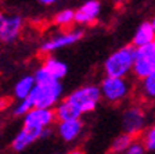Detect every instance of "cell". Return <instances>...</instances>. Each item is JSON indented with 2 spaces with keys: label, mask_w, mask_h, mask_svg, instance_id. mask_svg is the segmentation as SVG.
Returning <instances> with one entry per match:
<instances>
[{
  "label": "cell",
  "mask_w": 155,
  "mask_h": 154,
  "mask_svg": "<svg viewBox=\"0 0 155 154\" xmlns=\"http://www.w3.org/2000/svg\"><path fill=\"white\" fill-rule=\"evenodd\" d=\"M147 128V112L140 104H132L122 114V131L132 136H139Z\"/></svg>",
  "instance_id": "5b68a950"
},
{
  "label": "cell",
  "mask_w": 155,
  "mask_h": 154,
  "mask_svg": "<svg viewBox=\"0 0 155 154\" xmlns=\"http://www.w3.org/2000/svg\"><path fill=\"white\" fill-rule=\"evenodd\" d=\"M60 2H61V0H38V3L45 7H51V6H54V4L60 3Z\"/></svg>",
  "instance_id": "7402d4cb"
},
{
  "label": "cell",
  "mask_w": 155,
  "mask_h": 154,
  "mask_svg": "<svg viewBox=\"0 0 155 154\" xmlns=\"http://www.w3.org/2000/svg\"><path fill=\"white\" fill-rule=\"evenodd\" d=\"M45 129L35 128V126L24 124L22 128L19 129V132L15 135V138L13 139V142H11V149H13L14 151H17V153L24 151L25 149H28L29 146L32 145V143H35L36 140L43 138V131H45Z\"/></svg>",
  "instance_id": "30bf717a"
},
{
  "label": "cell",
  "mask_w": 155,
  "mask_h": 154,
  "mask_svg": "<svg viewBox=\"0 0 155 154\" xmlns=\"http://www.w3.org/2000/svg\"><path fill=\"white\" fill-rule=\"evenodd\" d=\"M154 45H155V40H154Z\"/></svg>",
  "instance_id": "484cf974"
},
{
  "label": "cell",
  "mask_w": 155,
  "mask_h": 154,
  "mask_svg": "<svg viewBox=\"0 0 155 154\" xmlns=\"http://www.w3.org/2000/svg\"><path fill=\"white\" fill-rule=\"evenodd\" d=\"M28 97H31L35 107L54 108L64 97V86L61 80L55 79L45 84H36Z\"/></svg>",
  "instance_id": "7a4b0ae2"
},
{
  "label": "cell",
  "mask_w": 155,
  "mask_h": 154,
  "mask_svg": "<svg viewBox=\"0 0 155 154\" xmlns=\"http://www.w3.org/2000/svg\"><path fill=\"white\" fill-rule=\"evenodd\" d=\"M116 3H123V2H126V0H115Z\"/></svg>",
  "instance_id": "d4e9b609"
},
{
  "label": "cell",
  "mask_w": 155,
  "mask_h": 154,
  "mask_svg": "<svg viewBox=\"0 0 155 154\" xmlns=\"http://www.w3.org/2000/svg\"><path fill=\"white\" fill-rule=\"evenodd\" d=\"M151 24H152V26H154V29H155V15L152 17V19H151Z\"/></svg>",
  "instance_id": "cb8c5ba5"
},
{
  "label": "cell",
  "mask_w": 155,
  "mask_h": 154,
  "mask_svg": "<svg viewBox=\"0 0 155 154\" xmlns=\"http://www.w3.org/2000/svg\"><path fill=\"white\" fill-rule=\"evenodd\" d=\"M83 31L82 29H71V31H64V32L58 33V35L53 36V38L47 39L40 45L39 50L43 54H53L58 50H62V49L71 47L75 43H78L83 38Z\"/></svg>",
  "instance_id": "52a82bcc"
},
{
  "label": "cell",
  "mask_w": 155,
  "mask_h": 154,
  "mask_svg": "<svg viewBox=\"0 0 155 154\" xmlns=\"http://www.w3.org/2000/svg\"><path fill=\"white\" fill-rule=\"evenodd\" d=\"M36 82H35V77L33 75H25L18 80L14 86V97L17 100H24L31 94L32 89L35 87Z\"/></svg>",
  "instance_id": "9a60e30c"
},
{
  "label": "cell",
  "mask_w": 155,
  "mask_h": 154,
  "mask_svg": "<svg viewBox=\"0 0 155 154\" xmlns=\"http://www.w3.org/2000/svg\"><path fill=\"white\" fill-rule=\"evenodd\" d=\"M83 126L84 124L82 121V118L60 121L57 125V133L64 142L72 143L81 136V133L83 132Z\"/></svg>",
  "instance_id": "7c38bea8"
},
{
  "label": "cell",
  "mask_w": 155,
  "mask_h": 154,
  "mask_svg": "<svg viewBox=\"0 0 155 154\" xmlns=\"http://www.w3.org/2000/svg\"><path fill=\"white\" fill-rule=\"evenodd\" d=\"M145 151H147V149H145L144 143L141 140H136L134 139L132 142V145L127 147V150L123 154H145Z\"/></svg>",
  "instance_id": "44dd1931"
},
{
  "label": "cell",
  "mask_w": 155,
  "mask_h": 154,
  "mask_svg": "<svg viewBox=\"0 0 155 154\" xmlns=\"http://www.w3.org/2000/svg\"><path fill=\"white\" fill-rule=\"evenodd\" d=\"M42 67L57 80L64 79L68 74V65L65 64L64 61L58 60V58H55L54 56H51V54H48L47 57L43 60Z\"/></svg>",
  "instance_id": "5bb4252c"
},
{
  "label": "cell",
  "mask_w": 155,
  "mask_h": 154,
  "mask_svg": "<svg viewBox=\"0 0 155 154\" xmlns=\"http://www.w3.org/2000/svg\"><path fill=\"white\" fill-rule=\"evenodd\" d=\"M101 14L100 0H86L75 10V24L79 26L94 25Z\"/></svg>",
  "instance_id": "9c48e42d"
},
{
  "label": "cell",
  "mask_w": 155,
  "mask_h": 154,
  "mask_svg": "<svg viewBox=\"0 0 155 154\" xmlns=\"http://www.w3.org/2000/svg\"><path fill=\"white\" fill-rule=\"evenodd\" d=\"M155 40V29L152 26L151 21H143L132 38V43L134 47H141V46L150 45Z\"/></svg>",
  "instance_id": "4fadbf2b"
},
{
  "label": "cell",
  "mask_w": 155,
  "mask_h": 154,
  "mask_svg": "<svg viewBox=\"0 0 155 154\" xmlns=\"http://www.w3.org/2000/svg\"><path fill=\"white\" fill-rule=\"evenodd\" d=\"M139 93L144 100L155 101V71L151 72L148 77L140 79Z\"/></svg>",
  "instance_id": "2e32d148"
},
{
  "label": "cell",
  "mask_w": 155,
  "mask_h": 154,
  "mask_svg": "<svg viewBox=\"0 0 155 154\" xmlns=\"http://www.w3.org/2000/svg\"><path fill=\"white\" fill-rule=\"evenodd\" d=\"M33 107H35V104H33V101L31 100V97H26V99H24V100H19L18 104L14 107L13 114L15 117H24L25 114H28Z\"/></svg>",
  "instance_id": "ffe728a7"
},
{
  "label": "cell",
  "mask_w": 155,
  "mask_h": 154,
  "mask_svg": "<svg viewBox=\"0 0 155 154\" xmlns=\"http://www.w3.org/2000/svg\"><path fill=\"white\" fill-rule=\"evenodd\" d=\"M100 92L103 100L110 104H118L126 100L132 94L133 85L127 78H116V77H104L101 80Z\"/></svg>",
  "instance_id": "277c9868"
},
{
  "label": "cell",
  "mask_w": 155,
  "mask_h": 154,
  "mask_svg": "<svg viewBox=\"0 0 155 154\" xmlns=\"http://www.w3.org/2000/svg\"><path fill=\"white\" fill-rule=\"evenodd\" d=\"M24 124L35 128H50L55 121L54 108H43V107H33L28 114L22 117Z\"/></svg>",
  "instance_id": "8fae6325"
},
{
  "label": "cell",
  "mask_w": 155,
  "mask_h": 154,
  "mask_svg": "<svg viewBox=\"0 0 155 154\" xmlns=\"http://www.w3.org/2000/svg\"><path fill=\"white\" fill-rule=\"evenodd\" d=\"M24 24V18L18 14L0 13V42L6 45L14 43L21 36Z\"/></svg>",
  "instance_id": "ba28073f"
},
{
  "label": "cell",
  "mask_w": 155,
  "mask_h": 154,
  "mask_svg": "<svg viewBox=\"0 0 155 154\" xmlns=\"http://www.w3.org/2000/svg\"><path fill=\"white\" fill-rule=\"evenodd\" d=\"M133 140H134V136L123 132L122 135H119L118 138L114 139L112 145H111V151H112L114 154H123L127 150V147L132 145Z\"/></svg>",
  "instance_id": "ac0fdd59"
},
{
  "label": "cell",
  "mask_w": 155,
  "mask_h": 154,
  "mask_svg": "<svg viewBox=\"0 0 155 154\" xmlns=\"http://www.w3.org/2000/svg\"><path fill=\"white\" fill-rule=\"evenodd\" d=\"M68 154H83V151L82 150H79V149H76V150H72V151H69Z\"/></svg>",
  "instance_id": "603a6c76"
},
{
  "label": "cell",
  "mask_w": 155,
  "mask_h": 154,
  "mask_svg": "<svg viewBox=\"0 0 155 154\" xmlns=\"http://www.w3.org/2000/svg\"><path fill=\"white\" fill-rule=\"evenodd\" d=\"M65 99L68 101H71L81 111L82 115H84L87 112H93L98 107L103 97H101V92L98 85L89 84L75 89L74 92L67 94Z\"/></svg>",
  "instance_id": "3957f363"
},
{
  "label": "cell",
  "mask_w": 155,
  "mask_h": 154,
  "mask_svg": "<svg viewBox=\"0 0 155 154\" xmlns=\"http://www.w3.org/2000/svg\"><path fill=\"white\" fill-rule=\"evenodd\" d=\"M53 24L60 28H68L75 24V10L74 9H62L54 14Z\"/></svg>",
  "instance_id": "e0dca14e"
},
{
  "label": "cell",
  "mask_w": 155,
  "mask_h": 154,
  "mask_svg": "<svg viewBox=\"0 0 155 154\" xmlns=\"http://www.w3.org/2000/svg\"><path fill=\"white\" fill-rule=\"evenodd\" d=\"M136 47L133 45H126L116 49L105 58L103 65L105 77L127 78L133 71Z\"/></svg>",
  "instance_id": "6da1fadb"
},
{
  "label": "cell",
  "mask_w": 155,
  "mask_h": 154,
  "mask_svg": "<svg viewBox=\"0 0 155 154\" xmlns=\"http://www.w3.org/2000/svg\"><path fill=\"white\" fill-rule=\"evenodd\" d=\"M155 71V45L154 42L150 45L136 47L134 64H133L132 74L136 79H143L148 77Z\"/></svg>",
  "instance_id": "8992f818"
},
{
  "label": "cell",
  "mask_w": 155,
  "mask_h": 154,
  "mask_svg": "<svg viewBox=\"0 0 155 154\" xmlns=\"http://www.w3.org/2000/svg\"><path fill=\"white\" fill-rule=\"evenodd\" d=\"M141 135V142L144 143L147 151H155V124L145 128Z\"/></svg>",
  "instance_id": "d6986e66"
}]
</instances>
